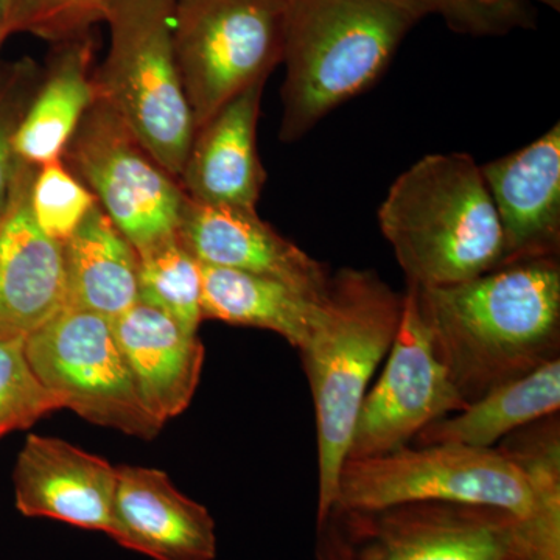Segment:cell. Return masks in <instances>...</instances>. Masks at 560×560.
Wrapping results in <instances>:
<instances>
[{
    "label": "cell",
    "mask_w": 560,
    "mask_h": 560,
    "mask_svg": "<svg viewBox=\"0 0 560 560\" xmlns=\"http://www.w3.org/2000/svg\"><path fill=\"white\" fill-rule=\"evenodd\" d=\"M416 289L436 355L467 404L559 357V257L512 261L456 285Z\"/></svg>",
    "instance_id": "6da1fadb"
},
{
    "label": "cell",
    "mask_w": 560,
    "mask_h": 560,
    "mask_svg": "<svg viewBox=\"0 0 560 560\" xmlns=\"http://www.w3.org/2000/svg\"><path fill=\"white\" fill-rule=\"evenodd\" d=\"M378 226L407 283L440 289L503 260V235L481 165L467 153L429 154L401 173L378 209Z\"/></svg>",
    "instance_id": "7a4b0ae2"
},
{
    "label": "cell",
    "mask_w": 560,
    "mask_h": 560,
    "mask_svg": "<svg viewBox=\"0 0 560 560\" xmlns=\"http://www.w3.org/2000/svg\"><path fill=\"white\" fill-rule=\"evenodd\" d=\"M422 18L405 0H287L280 139L370 90Z\"/></svg>",
    "instance_id": "3957f363"
},
{
    "label": "cell",
    "mask_w": 560,
    "mask_h": 560,
    "mask_svg": "<svg viewBox=\"0 0 560 560\" xmlns=\"http://www.w3.org/2000/svg\"><path fill=\"white\" fill-rule=\"evenodd\" d=\"M404 294L368 270L331 275L324 315L300 350L311 383L318 442V518L337 504L338 481L372 375L399 329Z\"/></svg>",
    "instance_id": "277c9868"
},
{
    "label": "cell",
    "mask_w": 560,
    "mask_h": 560,
    "mask_svg": "<svg viewBox=\"0 0 560 560\" xmlns=\"http://www.w3.org/2000/svg\"><path fill=\"white\" fill-rule=\"evenodd\" d=\"M416 501L508 512L522 523L536 560H560V497L537 493L521 467L497 447L418 445L348 459L335 506L375 510Z\"/></svg>",
    "instance_id": "5b68a950"
},
{
    "label": "cell",
    "mask_w": 560,
    "mask_h": 560,
    "mask_svg": "<svg viewBox=\"0 0 560 560\" xmlns=\"http://www.w3.org/2000/svg\"><path fill=\"white\" fill-rule=\"evenodd\" d=\"M175 0H117L109 11V49L94 70L97 101L179 180L194 140V113L173 49Z\"/></svg>",
    "instance_id": "8992f818"
},
{
    "label": "cell",
    "mask_w": 560,
    "mask_h": 560,
    "mask_svg": "<svg viewBox=\"0 0 560 560\" xmlns=\"http://www.w3.org/2000/svg\"><path fill=\"white\" fill-rule=\"evenodd\" d=\"M316 534L318 560H536L517 518L471 504L335 506Z\"/></svg>",
    "instance_id": "52a82bcc"
},
{
    "label": "cell",
    "mask_w": 560,
    "mask_h": 560,
    "mask_svg": "<svg viewBox=\"0 0 560 560\" xmlns=\"http://www.w3.org/2000/svg\"><path fill=\"white\" fill-rule=\"evenodd\" d=\"M287 0H175L172 36L200 128L282 62Z\"/></svg>",
    "instance_id": "ba28073f"
},
{
    "label": "cell",
    "mask_w": 560,
    "mask_h": 560,
    "mask_svg": "<svg viewBox=\"0 0 560 560\" xmlns=\"http://www.w3.org/2000/svg\"><path fill=\"white\" fill-rule=\"evenodd\" d=\"M25 355L40 383L88 422L153 440L162 423L143 407L113 320L62 307L25 338Z\"/></svg>",
    "instance_id": "9c48e42d"
},
{
    "label": "cell",
    "mask_w": 560,
    "mask_h": 560,
    "mask_svg": "<svg viewBox=\"0 0 560 560\" xmlns=\"http://www.w3.org/2000/svg\"><path fill=\"white\" fill-rule=\"evenodd\" d=\"M61 161L94 194L136 253L178 232L186 194L179 180L101 101L81 120Z\"/></svg>",
    "instance_id": "30bf717a"
},
{
    "label": "cell",
    "mask_w": 560,
    "mask_h": 560,
    "mask_svg": "<svg viewBox=\"0 0 560 560\" xmlns=\"http://www.w3.org/2000/svg\"><path fill=\"white\" fill-rule=\"evenodd\" d=\"M467 405L436 355L418 289L407 283L388 363L361 405L348 459L374 458L408 447L430 423Z\"/></svg>",
    "instance_id": "8fae6325"
},
{
    "label": "cell",
    "mask_w": 560,
    "mask_h": 560,
    "mask_svg": "<svg viewBox=\"0 0 560 560\" xmlns=\"http://www.w3.org/2000/svg\"><path fill=\"white\" fill-rule=\"evenodd\" d=\"M35 172L18 161L0 215V340H25L66 305L65 249L32 212Z\"/></svg>",
    "instance_id": "7c38bea8"
},
{
    "label": "cell",
    "mask_w": 560,
    "mask_h": 560,
    "mask_svg": "<svg viewBox=\"0 0 560 560\" xmlns=\"http://www.w3.org/2000/svg\"><path fill=\"white\" fill-rule=\"evenodd\" d=\"M176 235L201 265L278 279L313 300H324L329 290L326 267L272 230L257 210L202 205L186 195Z\"/></svg>",
    "instance_id": "4fadbf2b"
},
{
    "label": "cell",
    "mask_w": 560,
    "mask_h": 560,
    "mask_svg": "<svg viewBox=\"0 0 560 560\" xmlns=\"http://www.w3.org/2000/svg\"><path fill=\"white\" fill-rule=\"evenodd\" d=\"M14 499L25 517L54 518L110 533L117 467L58 438L31 434L13 470Z\"/></svg>",
    "instance_id": "5bb4252c"
},
{
    "label": "cell",
    "mask_w": 560,
    "mask_h": 560,
    "mask_svg": "<svg viewBox=\"0 0 560 560\" xmlns=\"http://www.w3.org/2000/svg\"><path fill=\"white\" fill-rule=\"evenodd\" d=\"M481 173L503 235L500 265L559 257L560 125Z\"/></svg>",
    "instance_id": "9a60e30c"
},
{
    "label": "cell",
    "mask_w": 560,
    "mask_h": 560,
    "mask_svg": "<svg viewBox=\"0 0 560 560\" xmlns=\"http://www.w3.org/2000/svg\"><path fill=\"white\" fill-rule=\"evenodd\" d=\"M109 537L154 560H213L217 529L210 512L149 467H117Z\"/></svg>",
    "instance_id": "2e32d148"
},
{
    "label": "cell",
    "mask_w": 560,
    "mask_h": 560,
    "mask_svg": "<svg viewBox=\"0 0 560 560\" xmlns=\"http://www.w3.org/2000/svg\"><path fill=\"white\" fill-rule=\"evenodd\" d=\"M267 81L254 83L195 131L179 176L202 205L256 210L267 173L257 151V121Z\"/></svg>",
    "instance_id": "e0dca14e"
},
{
    "label": "cell",
    "mask_w": 560,
    "mask_h": 560,
    "mask_svg": "<svg viewBox=\"0 0 560 560\" xmlns=\"http://www.w3.org/2000/svg\"><path fill=\"white\" fill-rule=\"evenodd\" d=\"M113 327L143 407L164 425L194 399L205 346L197 334L139 301Z\"/></svg>",
    "instance_id": "ac0fdd59"
},
{
    "label": "cell",
    "mask_w": 560,
    "mask_h": 560,
    "mask_svg": "<svg viewBox=\"0 0 560 560\" xmlns=\"http://www.w3.org/2000/svg\"><path fill=\"white\" fill-rule=\"evenodd\" d=\"M51 46L54 51L14 135L18 160L33 167L61 161L97 101L92 32Z\"/></svg>",
    "instance_id": "d6986e66"
},
{
    "label": "cell",
    "mask_w": 560,
    "mask_h": 560,
    "mask_svg": "<svg viewBox=\"0 0 560 560\" xmlns=\"http://www.w3.org/2000/svg\"><path fill=\"white\" fill-rule=\"evenodd\" d=\"M62 249L65 307L113 320L139 301L138 253L98 202Z\"/></svg>",
    "instance_id": "ffe728a7"
},
{
    "label": "cell",
    "mask_w": 560,
    "mask_h": 560,
    "mask_svg": "<svg viewBox=\"0 0 560 560\" xmlns=\"http://www.w3.org/2000/svg\"><path fill=\"white\" fill-rule=\"evenodd\" d=\"M202 319L275 331L301 350L319 326L324 300L267 276L201 265Z\"/></svg>",
    "instance_id": "44dd1931"
},
{
    "label": "cell",
    "mask_w": 560,
    "mask_h": 560,
    "mask_svg": "<svg viewBox=\"0 0 560 560\" xmlns=\"http://www.w3.org/2000/svg\"><path fill=\"white\" fill-rule=\"evenodd\" d=\"M559 408L560 357L488 390L452 418L430 423L416 436V442L493 448L514 431L558 415Z\"/></svg>",
    "instance_id": "7402d4cb"
},
{
    "label": "cell",
    "mask_w": 560,
    "mask_h": 560,
    "mask_svg": "<svg viewBox=\"0 0 560 560\" xmlns=\"http://www.w3.org/2000/svg\"><path fill=\"white\" fill-rule=\"evenodd\" d=\"M138 289L139 302L197 334L202 320L201 267L178 235L138 253Z\"/></svg>",
    "instance_id": "603a6c76"
},
{
    "label": "cell",
    "mask_w": 560,
    "mask_h": 560,
    "mask_svg": "<svg viewBox=\"0 0 560 560\" xmlns=\"http://www.w3.org/2000/svg\"><path fill=\"white\" fill-rule=\"evenodd\" d=\"M31 205L33 217L44 234L65 245L97 205V198L65 162L54 161L36 167Z\"/></svg>",
    "instance_id": "cb8c5ba5"
},
{
    "label": "cell",
    "mask_w": 560,
    "mask_h": 560,
    "mask_svg": "<svg viewBox=\"0 0 560 560\" xmlns=\"http://www.w3.org/2000/svg\"><path fill=\"white\" fill-rule=\"evenodd\" d=\"M57 410L61 404L33 372L25 340H0V440Z\"/></svg>",
    "instance_id": "d4e9b609"
},
{
    "label": "cell",
    "mask_w": 560,
    "mask_h": 560,
    "mask_svg": "<svg viewBox=\"0 0 560 560\" xmlns=\"http://www.w3.org/2000/svg\"><path fill=\"white\" fill-rule=\"evenodd\" d=\"M117 0H16L10 32L28 33L50 44L91 33L105 22Z\"/></svg>",
    "instance_id": "484cf974"
},
{
    "label": "cell",
    "mask_w": 560,
    "mask_h": 560,
    "mask_svg": "<svg viewBox=\"0 0 560 560\" xmlns=\"http://www.w3.org/2000/svg\"><path fill=\"white\" fill-rule=\"evenodd\" d=\"M422 16L434 14L452 31L470 36L506 35L529 25V14L521 0H405Z\"/></svg>",
    "instance_id": "4316f807"
},
{
    "label": "cell",
    "mask_w": 560,
    "mask_h": 560,
    "mask_svg": "<svg viewBox=\"0 0 560 560\" xmlns=\"http://www.w3.org/2000/svg\"><path fill=\"white\" fill-rule=\"evenodd\" d=\"M39 66L25 58L0 69V215L5 209L18 167L14 135L38 88Z\"/></svg>",
    "instance_id": "83f0119b"
},
{
    "label": "cell",
    "mask_w": 560,
    "mask_h": 560,
    "mask_svg": "<svg viewBox=\"0 0 560 560\" xmlns=\"http://www.w3.org/2000/svg\"><path fill=\"white\" fill-rule=\"evenodd\" d=\"M13 5V0H0V51H2L7 38L11 35L10 22ZM0 69H2V65H0Z\"/></svg>",
    "instance_id": "f1b7e54d"
},
{
    "label": "cell",
    "mask_w": 560,
    "mask_h": 560,
    "mask_svg": "<svg viewBox=\"0 0 560 560\" xmlns=\"http://www.w3.org/2000/svg\"><path fill=\"white\" fill-rule=\"evenodd\" d=\"M521 2H528V0H521ZM530 2L541 3V5H547L551 10H560V0H530Z\"/></svg>",
    "instance_id": "f546056e"
},
{
    "label": "cell",
    "mask_w": 560,
    "mask_h": 560,
    "mask_svg": "<svg viewBox=\"0 0 560 560\" xmlns=\"http://www.w3.org/2000/svg\"><path fill=\"white\" fill-rule=\"evenodd\" d=\"M14 3H16V0H13ZM14 7V5H13Z\"/></svg>",
    "instance_id": "4dcf8cb0"
}]
</instances>
